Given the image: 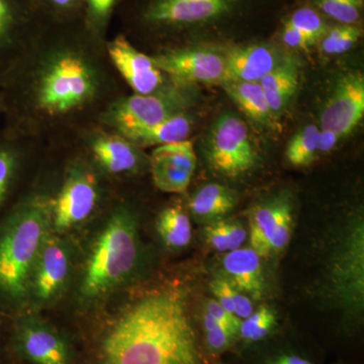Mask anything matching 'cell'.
<instances>
[{
  "label": "cell",
  "instance_id": "6da1fadb",
  "mask_svg": "<svg viewBox=\"0 0 364 364\" xmlns=\"http://www.w3.org/2000/svg\"><path fill=\"white\" fill-rule=\"evenodd\" d=\"M104 41L82 18L43 20L21 59L0 83L7 130L25 136L33 124H67L107 100Z\"/></svg>",
  "mask_w": 364,
  "mask_h": 364
},
{
  "label": "cell",
  "instance_id": "7a4b0ae2",
  "mask_svg": "<svg viewBox=\"0 0 364 364\" xmlns=\"http://www.w3.org/2000/svg\"><path fill=\"white\" fill-rule=\"evenodd\" d=\"M102 364H200L181 291L156 289L112 318L100 342Z\"/></svg>",
  "mask_w": 364,
  "mask_h": 364
},
{
  "label": "cell",
  "instance_id": "3957f363",
  "mask_svg": "<svg viewBox=\"0 0 364 364\" xmlns=\"http://www.w3.org/2000/svg\"><path fill=\"white\" fill-rule=\"evenodd\" d=\"M140 260V240L135 215L117 208L91 244L79 280V298L93 303L126 284Z\"/></svg>",
  "mask_w": 364,
  "mask_h": 364
},
{
  "label": "cell",
  "instance_id": "277c9868",
  "mask_svg": "<svg viewBox=\"0 0 364 364\" xmlns=\"http://www.w3.org/2000/svg\"><path fill=\"white\" fill-rule=\"evenodd\" d=\"M50 232V200L45 196L26 198L0 228V291L6 298L28 299L33 264Z\"/></svg>",
  "mask_w": 364,
  "mask_h": 364
},
{
  "label": "cell",
  "instance_id": "5b68a950",
  "mask_svg": "<svg viewBox=\"0 0 364 364\" xmlns=\"http://www.w3.org/2000/svg\"><path fill=\"white\" fill-rule=\"evenodd\" d=\"M176 85L161 87L149 95H135L117 98L105 109V123L119 135L136 129L153 126L183 112L191 104V95L186 88Z\"/></svg>",
  "mask_w": 364,
  "mask_h": 364
},
{
  "label": "cell",
  "instance_id": "8992f818",
  "mask_svg": "<svg viewBox=\"0 0 364 364\" xmlns=\"http://www.w3.org/2000/svg\"><path fill=\"white\" fill-rule=\"evenodd\" d=\"M240 0H141L119 7L124 20L153 31L176 30L229 14Z\"/></svg>",
  "mask_w": 364,
  "mask_h": 364
},
{
  "label": "cell",
  "instance_id": "52a82bcc",
  "mask_svg": "<svg viewBox=\"0 0 364 364\" xmlns=\"http://www.w3.org/2000/svg\"><path fill=\"white\" fill-rule=\"evenodd\" d=\"M208 157L215 171L230 178L250 171L257 162V153L246 124L233 114L220 117L208 135Z\"/></svg>",
  "mask_w": 364,
  "mask_h": 364
},
{
  "label": "cell",
  "instance_id": "ba28073f",
  "mask_svg": "<svg viewBox=\"0 0 364 364\" xmlns=\"http://www.w3.org/2000/svg\"><path fill=\"white\" fill-rule=\"evenodd\" d=\"M100 186L92 170L76 164L67 171L58 195L50 200L51 231L59 235L80 226L93 214Z\"/></svg>",
  "mask_w": 364,
  "mask_h": 364
},
{
  "label": "cell",
  "instance_id": "9c48e42d",
  "mask_svg": "<svg viewBox=\"0 0 364 364\" xmlns=\"http://www.w3.org/2000/svg\"><path fill=\"white\" fill-rule=\"evenodd\" d=\"M43 20L35 0H0V83L23 56Z\"/></svg>",
  "mask_w": 364,
  "mask_h": 364
},
{
  "label": "cell",
  "instance_id": "30bf717a",
  "mask_svg": "<svg viewBox=\"0 0 364 364\" xmlns=\"http://www.w3.org/2000/svg\"><path fill=\"white\" fill-rule=\"evenodd\" d=\"M176 85H220L226 80L225 55L205 48H176L152 57Z\"/></svg>",
  "mask_w": 364,
  "mask_h": 364
},
{
  "label": "cell",
  "instance_id": "8fae6325",
  "mask_svg": "<svg viewBox=\"0 0 364 364\" xmlns=\"http://www.w3.org/2000/svg\"><path fill=\"white\" fill-rule=\"evenodd\" d=\"M71 272L70 251L58 235L50 232L33 264L28 299L50 305L63 294Z\"/></svg>",
  "mask_w": 364,
  "mask_h": 364
},
{
  "label": "cell",
  "instance_id": "7c38bea8",
  "mask_svg": "<svg viewBox=\"0 0 364 364\" xmlns=\"http://www.w3.org/2000/svg\"><path fill=\"white\" fill-rule=\"evenodd\" d=\"M363 235V223L358 221L349 229L332 264L335 294L345 306L358 311L363 308L364 299Z\"/></svg>",
  "mask_w": 364,
  "mask_h": 364
},
{
  "label": "cell",
  "instance_id": "4fadbf2b",
  "mask_svg": "<svg viewBox=\"0 0 364 364\" xmlns=\"http://www.w3.org/2000/svg\"><path fill=\"white\" fill-rule=\"evenodd\" d=\"M364 116V76L361 72L343 74L333 87L321 114V129L348 136Z\"/></svg>",
  "mask_w": 364,
  "mask_h": 364
},
{
  "label": "cell",
  "instance_id": "5bb4252c",
  "mask_svg": "<svg viewBox=\"0 0 364 364\" xmlns=\"http://www.w3.org/2000/svg\"><path fill=\"white\" fill-rule=\"evenodd\" d=\"M196 167L195 147L189 140L157 146L151 154L153 181L163 193H186Z\"/></svg>",
  "mask_w": 364,
  "mask_h": 364
},
{
  "label": "cell",
  "instance_id": "9a60e30c",
  "mask_svg": "<svg viewBox=\"0 0 364 364\" xmlns=\"http://www.w3.org/2000/svg\"><path fill=\"white\" fill-rule=\"evenodd\" d=\"M109 61L136 95H149L164 85L163 72L152 57L134 47L121 33L105 44Z\"/></svg>",
  "mask_w": 364,
  "mask_h": 364
},
{
  "label": "cell",
  "instance_id": "2e32d148",
  "mask_svg": "<svg viewBox=\"0 0 364 364\" xmlns=\"http://www.w3.org/2000/svg\"><path fill=\"white\" fill-rule=\"evenodd\" d=\"M14 346L33 364H71L64 340L50 326L36 318L18 321L14 330Z\"/></svg>",
  "mask_w": 364,
  "mask_h": 364
},
{
  "label": "cell",
  "instance_id": "e0dca14e",
  "mask_svg": "<svg viewBox=\"0 0 364 364\" xmlns=\"http://www.w3.org/2000/svg\"><path fill=\"white\" fill-rule=\"evenodd\" d=\"M224 55L226 60L225 81L247 82H259L284 57L272 46L265 44L233 48Z\"/></svg>",
  "mask_w": 364,
  "mask_h": 364
},
{
  "label": "cell",
  "instance_id": "ac0fdd59",
  "mask_svg": "<svg viewBox=\"0 0 364 364\" xmlns=\"http://www.w3.org/2000/svg\"><path fill=\"white\" fill-rule=\"evenodd\" d=\"M91 154L100 168L109 174H124L142 163L139 147L117 134H100L90 143Z\"/></svg>",
  "mask_w": 364,
  "mask_h": 364
},
{
  "label": "cell",
  "instance_id": "d6986e66",
  "mask_svg": "<svg viewBox=\"0 0 364 364\" xmlns=\"http://www.w3.org/2000/svg\"><path fill=\"white\" fill-rule=\"evenodd\" d=\"M260 256L252 248H239L225 254L223 268L226 277L242 293L259 301L264 294L265 282Z\"/></svg>",
  "mask_w": 364,
  "mask_h": 364
},
{
  "label": "cell",
  "instance_id": "ffe728a7",
  "mask_svg": "<svg viewBox=\"0 0 364 364\" xmlns=\"http://www.w3.org/2000/svg\"><path fill=\"white\" fill-rule=\"evenodd\" d=\"M301 66L298 60L284 56L277 66L259 81L273 117L284 111L299 87Z\"/></svg>",
  "mask_w": 364,
  "mask_h": 364
},
{
  "label": "cell",
  "instance_id": "44dd1931",
  "mask_svg": "<svg viewBox=\"0 0 364 364\" xmlns=\"http://www.w3.org/2000/svg\"><path fill=\"white\" fill-rule=\"evenodd\" d=\"M291 205V200L287 196H280L259 203L251 210L249 215V238L251 248L260 257L270 255L269 240L273 230L280 215Z\"/></svg>",
  "mask_w": 364,
  "mask_h": 364
},
{
  "label": "cell",
  "instance_id": "7402d4cb",
  "mask_svg": "<svg viewBox=\"0 0 364 364\" xmlns=\"http://www.w3.org/2000/svg\"><path fill=\"white\" fill-rule=\"evenodd\" d=\"M237 203L238 196L233 189L220 183H208L193 196L189 208L198 221L212 223L231 213Z\"/></svg>",
  "mask_w": 364,
  "mask_h": 364
},
{
  "label": "cell",
  "instance_id": "603a6c76",
  "mask_svg": "<svg viewBox=\"0 0 364 364\" xmlns=\"http://www.w3.org/2000/svg\"><path fill=\"white\" fill-rule=\"evenodd\" d=\"M191 126H193V119L186 114V112H183L153 126L136 129L119 136H124L136 147H147V146L157 147L164 144L188 140Z\"/></svg>",
  "mask_w": 364,
  "mask_h": 364
},
{
  "label": "cell",
  "instance_id": "cb8c5ba5",
  "mask_svg": "<svg viewBox=\"0 0 364 364\" xmlns=\"http://www.w3.org/2000/svg\"><path fill=\"white\" fill-rule=\"evenodd\" d=\"M221 85L229 97L252 121L260 124L272 122L273 114L259 82L225 81Z\"/></svg>",
  "mask_w": 364,
  "mask_h": 364
},
{
  "label": "cell",
  "instance_id": "d4e9b609",
  "mask_svg": "<svg viewBox=\"0 0 364 364\" xmlns=\"http://www.w3.org/2000/svg\"><path fill=\"white\" fill-rule=\"evenodd\" d=\"M9 130L0 132V207L13 191L23 161L20 139Z\"/></svg>",
  "mask_w": 364,
  "mask_h": 364
},
{
  "label": "cell",
  "instance_id": "484cf974",
  "mask_svg": "<svg viewBox=\"0 0 364 364\" xmlns=\"http://www.w3.org/2000/svg\"><path fill=\"white\" fill-rule=\"evenodd\" d=\"M156 230L163 243L171 249L186 247L193 237L191 220L188 214L177 205L164 208L160 213Z\"/></svg>",
  "mask_w": 364,
  "mask_h": 364
},
{
  "label": "cell",
  "instance_id": "4316f807",
  "mask_svg": "<svg viewBox=\"0 0 364 364\" xmlns=\"http://www.w3.org/2000/svg\"><path fill=\"white\" fill-rule=\"evenodd\" d=\"M203 235L210 247L218 252L227 253L241 248L248 232L241 223L218 220L205 228Z\"/></svg>",
  "mask_w": 364,
  "mask_h": 364
},
{
  "label": "cell",
  "instance_id": "83f0119b",
  "mask_svg": "<svg viewBox=\"0 0 364 364\" xmlns=\"http://www.w3.org/2000/svg\"><path fill=\"white\" fill-rule=\"evenodd\" d=\"M210 289L215 301L235 317L244 320L253 313L252 301L226 277H215L210 282Z\"/></svg>",
  "mask_w": 364,
  "mask_h": 364
},
{
  "label": "cell",
  "instance_id": "f1b7e54d",
  "mask_svg": "<svg viewBox=\"0 0 364 364\" xmlns=\"http://www.w3.org/2000/svg\"><path fill=\"white\" fill-rule=\"evenodd\" d=\"M318 154V128L309 124L291 138L287 146V161L296 167L312 164Z\"/></svg>",
  "mask_w": 364,
  "mask_h": 364
},
{
  "label": "cell",
  "instance_id": "f546056e",
  "mask_svg": "<svg viewBox=\"0 0 364 364\" xmlns=\"http://www.w3.org/2000/svg\"><path fill=\"white\" fill-rule=\"evenodd\" d=\"M119 1L121 0H85L83 20L91 33L100 39L105 40L107 26Z\"/></svg>",
  "mask_w": 364,
  "mask_h": 364
},
{
  "label": "cell",
  "instance_id": "4dcf8cb0",
  "mask_svg": "<svg viewBox=\"0 0 364 364\" xmlns=\"http://www.w3.org/2000/svg\"><path fill=\"white\" fill-rule=\"evenodd\" d=\"M363 36V28L358 25H339L330 28L321 39V50L328 55L348 52Z\"/></svg>",
  "mask_w": 364,
  "mask_h": 364
},
{
  "label": "cell",
  "instance_id": "1f68e13d",
  "mask_svg": "<svg viewBox=\"0 0 364 364\" xmlns=\"http://www.w3.org/2000/svg\"><path fill=\"white\" fill-rule=\"evenodd\" d=\"M277 325V315L268 306H262L247 318L241 321L239 335L247 342L260 341L272 331Z\"/></svg>",
  "mask_w": 364,
  "mask_h": 364
},
{
  "label": "cell",
  "instance_id": "d6a6232c",
  "mask_svg": "<svg viewBox=\"0 0 364 364\" xmlns=\"http://www.w3.org/2000/svg\"><path fill=\"white\" fill-rule=\"evenodd\" d=\"M315 2L323 14L341 25H358L363 16L364 0H316Z\"/></svg>",
  "mask_w": 364,
  "mask_h": 364
},
{
  "label": "cell",
  "instance_id": "836d02e7",
  "mask_svg": "<svg viewBox=\"0 0 364 364\" xmlns=\"http://www.w3.org/2000/svg\"><path fill=\"white\" fill-rule=\"evenodd\" d=\"M45 20L70 21L83 16L85 0H35Z\"/></svg>",
  "mask_w": 364,
  "mask_h": 364
},
{
  "label": "cell",
  "instance_id": "e575fe53",
  "mask_svg": "<svg viewBox=\"0 0 364 364\" xmlns=\"http://www.w3.org/2000/svg\"><path fill=\"white\" fill-rule=\"evenodd\" d=\"M287 23L305 33L315 44L324 37L328 31L327 26L320 14L310 7H301L294 11L287 20Z\"/></svg>",
  "mask_w": 364,
  "mask_h": 364
},
{
  "label": "cell",
  "instance_id": "d590c367",
  "mask_svg": "<svg viewBox=\"0 0 364 364\" xmlns=\"http://www.w3.org/2000/svg\"><path fill=\"white\" fill-rule=\"evenodd\" d=\"M203 330L208 346L213 351L224 350L236 337V335L215 321L207 313L203 315Z\"/></svg>",
  "mask_w": 364,
  "mask_h": 364
},
{
  "label": "cell",
  "instance_id": "8d00e7d4",
  "mask_svg": "<svg viewBox=\"0 0 364 364\" xmlns=\"http://www.w3.org/2000/svg\"><path fill=\"white\" fill-rule=\"evenodd\" d=\"M293 229V208L287 207L275 225L269 240L270 254L284 250L289 243Z\"/></svg>",
  "mask_w": 364,
  "mask_h": 364
},
{
  "label": "cell",
  "instance_id": "74e56055",
  "mask_svg": "<svg viewBox=\"0 0 364 364\" xmlns=\"http://www.w3.org/2000/svg\"><path fill=\"white\" fill-rule=\"evenodd\" d=\"M205 313L208 314L218 323L229 329L236 336L239 334L242 320L235 317L232 314L228 313L215 299L208 301Z\"/></svg>",
  "mask_w": 364,
  "mask_h": 364
},
{
  "label": "cell",
  "instance_id": "f35d334b",
  "mask_svg": "<svg viewBox=\"0 0 364 364\" xmlns=\"http://www.w3.org/2000/svg\"><path fill=\"white\" fill-rule=\"evenodd\" d=\"M282 41L287 47L293 48V49L303 50L306 51L309 48L315 45L310 38L306 37L305 33L294 28L291 23H284V30H282Z\"/></svg>",
  "mask_w": 364,
  "mask_h": 364
},
{
  "label": "cell",
  "instance_id": "ab89813d",
  "mask_svg": "<svg viewBox=\"0 0 364 364\" xmlns=\"http://www.w3.org/2000/svg\"><path fill=\"white\" fill-rule=\"evenodd\" d=\"M341 139L334 132L318 129V154L331 152Z\"/></svg>",
  "mask_w": 364,
  "mask_h": 364
},
{
  "label": "cell",
  "instance_id": "60d3db41",
  "mask_svg": "<svg viewBox=\"0 0 364 364\" xmlns=\"http://www.w3.org/2000/svg\"><path fill=\"white\" fill-rule=\"evenodd\" d=\"M265 364H313L308 359L296 355V354H282L268 359Z\"/></svg>",
  "mask_w": 364,
  "mask_h": 364
},
{
  "label": "cell",
  "instance_id": "b9f144b4",
  "mask_svg": "<svg viewBox=\"0 0 364 364\" xmlns=\"http://www.w3.org/2000/svg\"><path fill=\"white\" fill-rule=\"evenodd\" d=\"M1 107H2L1 88H0V112H1Z\"/></svg>",
  "mask_w": 364,
  "mask_h": 364
}]
</instances>
